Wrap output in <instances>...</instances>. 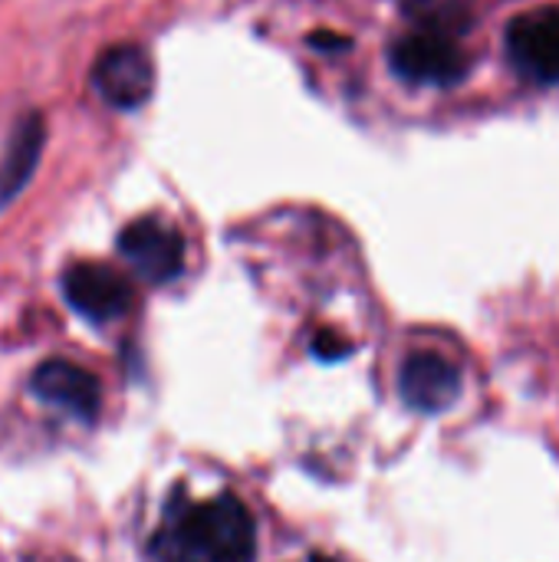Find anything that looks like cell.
Returning <instances> with one entry per match:
<instances>
[{
	"label": "cell",
	"mask_w": 559,
	"mask_h": 562,
	"mask_svg": "<svg viewBox=\"0 0 559 562\" xmlns=\"http://www.w3.org/2000/svg\"><path fill=\"white\" fill-rule=\"evenodd\" d=\"M511 66L537 86L559 82V7H537L511 20L504 33Z\"/></svg>",
	"instance_id": "obj_3"
},
{
	"label": "cell",
	"mask_w": 559,
	"mask_h": 562,
	"mask_svg": "<svg viewBox=\"0 0 559 562\" xmlns=\"http://www.w3.org/2000/svg\"><path fill=\"white\" fill-rule=\"evenodd\" d=\"M399 395L418 415H441L461 395V372L438 352H415L399 369Z\"/></svg>",
	"instance_id": "obj_7"
},
{
	"label": "cell",
	"mask_w": 559,
	"mask_h": 562,
	"mask_svg": "<svg viewBox=\"0 0 559 562\" xmlns=\"http://www.w3.org/2000/svg\"><path fill=\"white\" fill-rule=\"evenodd\" d=\"M306 562H333V560H323V557H313V560H306Z\"/></svg>",
	"instance_id": "obj_12"
},
{
	"label": "cell",
	"mask_w": 559,
	"mask_h": 562,
	"mask_svg": "<svg viewBox=\"0 0 559 562\" xmlns=\"http://www.w3.org/2000/svg\"><path fill=\"white\" fill-rule=\"evenodd\" d=\"M30 392L43 405L59 408L82 425H92L99 418V402H102L99 382L92 372H86L76 362H66V359L43 362L30 379Z\"/></svg>",
	"instance_id": "obj_8"
},
{
	"label": "cell",
	"mask_w": 559,
	"mask_h": 562,
	"mask_svg": "<svg viewBox=\"0 0 559 562\" xmlns=\"http://www.w3.org/2000/svg\"><path fill=\"white\" fill-rule=\"evenodd\" d=\"M310 43H313V46H320V49H326V53H339V49H346V46H349V40H346V36H339V33H313V36H310Z\"/></svg>",
	"instance_id": "obj_11"
},
{
	"label": "cell",
	"mask_w": 559,
	"mask_h": 562,
	"mask_svg": "<svg viewBox=\"0 0 559 562\" xmlns=\"http://www.w3.org/2000/svg\"><path fill=\"white\" fill-rule=\"evenodd\" d=\"M46 145V122L36 109L23 112L7 138V148L0 155V211L23 194L30 178L36 175L40 155Z\"/></svg>",
	"instance_id": "obj_9"
},
{
	"label": "cell",
	"mask_w": 559,
	"mask_h": 562,
	"mask_svg": "<svg viewBox=\"0 0 559 562\" xmlns=\"http://www.w3.org/2000/svg\"><path fill=\"white\" fill-rule=\"evenodd\" d=\"M392 72L415 86H455L468 72V56L448 30L422 26L389 49Z\"/></svg>",
	"instance_id": "obj_2"
},
{
	"label": "cell",
	"mask_w": 559,
	"mask_h": 562,
	"mask_svg": "<svg viewBox=\"0 0 559 562\" xmlns=\"http://www.w3.org/2000/svg\"><path fill=\"white\" fill-rule=\"evenodd\" d=\"M254 517L231 494L211 501L175 494L152 540V557L158 562H254Z\"/></svg>",
	"instance_id": "obj_1"
},
{
	"label": "cell",
	"mask_w": 559,
	"mask_h": 562,
	"mask_svg": "<svg viewBox=\"0 0 559 562\" xmlns=\"http://www.w3.org/2000/svg\"><path fill=\"white\" fill-rule=\"evenodd\" d=\"M92 89L112 109H142L155 92V63L138 43H115L92 63Z\"/></svg>",
	"instance_id": "obj_5"
},
{
	"label": "cell",
	"mask_w": 559,
	"mask_h": 562,
	"mask_svg": "<svg viewBox=\"0 0 559 562\" xmlns=\"http://www.w3.org/2000/svg\"><path fill=\"white\" fill-rule=\"evenodd\" d=\"M349 349H353V346H349L343 336L329 333V329L316 333V336H313V342H310V352H313L320 362H339V359H346V356H349Z\"/></svg>",
	"instance_id": "obj_10"
},
{
	"label": "cell",
	"mask_w": 559,
	"mask_h": 562,
	"mask_svg": "<svg viewBox=\"0 0 559 562\" xmlns=\"http://www.w3.org/2000/svg\"><path fill=\"white\" fill-rule=\"evenodd\" d=\"M63 300L72 313H79L92 326H105L122 319L132 310V283L105 263H72L59 280Z\"/></svg>",
	"instance_id": "obj_4"
},
{
	"label": "cell",
	"mask_w": 559,
	"mask_h": 562,
	"mask_svg": "<svg viewBox=\"0 0 559 562\" xmlns=\"http://www.w3.org/2000/svg\"><path fill=\"white\" fill-rule=\"evenodd\" d=\"M119 254L148 283H168L185 270V237L155 214L122 227Z\"/></svg>",
	"instance_id": "obj_6"
}]
</instances>
